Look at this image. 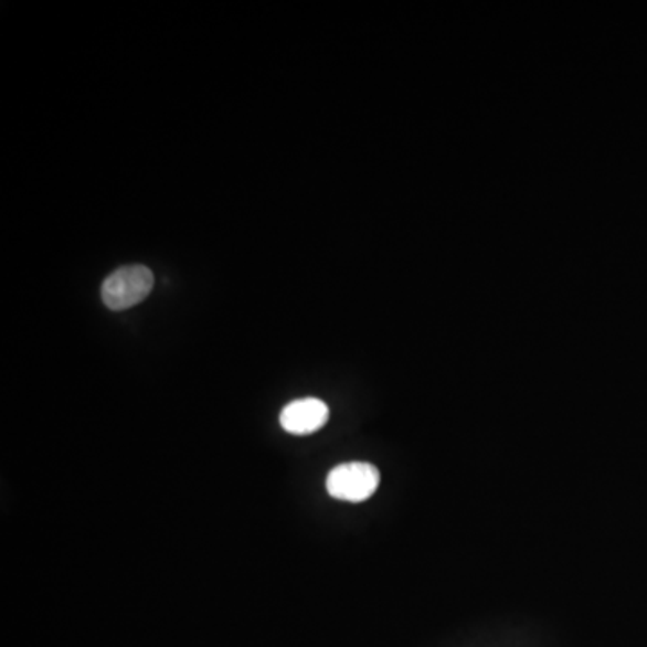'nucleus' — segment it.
<instances>
[{"instance_id": "obj_1", "label": "nucleus", "mask_w": 647, "mask_h": 647, "mask_svg": "<svg viewBox=\"0 0 647 647\" xmlns=\"http://www.w3.org/2000/svg\"><path fill=\"white\" fill-rule=\"evenodd\" d=\"M153 285V274L148 266H123L103 283L102 299L112 311H123L142 303Z\"/></svg>"}, {"instance_id": "obj_2", "label": "nucleus", "mask_w": 647, "mask_h": 647, "mask_svg": "<svg viewBox=\"0 0 647 647\" xmlns=\"http://www.w3.org/2000/svg\"><path fill=\"white\" fill-rule=\"evenodd\" d=\"M378 486L380 471L369 463L340 464L326 480L328 494L343 502H363L376 494Z\"/></svg>"}, {"instance_id": "obj_3", "label": "nucleus", "mask_w": 647, "mask_h": 647, "mask_svg": "<svg viewBox=\"0 0 647 647\" xmlns=\"http://www.w3.org/2000/svg\"><path fill=\"white\" fill-rule=\"evenodd\" d=\"M329 420V409L317 397L291 401L280 411L279 423L288 434L309 435L320 431Z\"/></svg>"}]
</instances>
